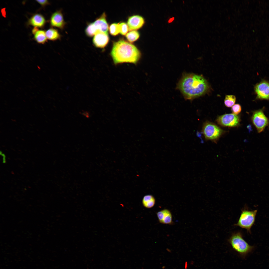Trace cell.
Wrapping results in <instances>:
<instances>
[{
  "label": "cell",
  "mask_w": 269,
  "mask_h": 269,
  "mask_svg": "<svg viewBox=\"0 0 269 269\" xmlns=\"http://www.w3.org/2000/svg\"><path fill=\"white\" fill-rule=\"evenodd\" d=\"M177 88L186 99L191 100L205 94L209 87L206 80L202 76L186 73L179 82Z\"/></svg>",
  "instance_id": "1"
},
{
  "label": "cell",
  "mask_w": 269,
  "mask_h": 269,
  "mask_svg": "<svg viewBox=\"0 0 269 269\" xmlns=\"http://www.w3.org/2000/svg\"><path fill=\"white\" fill-rule=\"evenodd\" d=\"M110 54L115 65L124 63L136 64L141 57L135 46L123 40L114 43Z\"/></svg>",
  "instance_id": "2"
},
{
  "label": "cell",
  "mask_w": 269,
  "mask_h": 269,
  "mask_svg": "<svg viewBox=\"0 0 269 269\" xmlns=\"http://www.w3.org/2000/svg\"><path fill=\"white\" fill-rule=\"evenodd\" d=\"M228 241L233 249L243 258H245L252 252L254 247L250 245L244 239L241 233L239 232L233 233Z\"/></svg>",
  "instance_id": "3"
},
{
  "label": "cell",
  "mask_w": 269,
  "mask_h": 269,
  "mask_svg": "<svg viewBox=\"0 0 269 269\" xmlns=\"http://www.w3.org/2000/svg\"><path fill=\"white\" fill-rule=\"evenodd\" d=\"M257 210H250L246 207L241 210V212L237 223L234 225L244 229L251 233V229L255 223Z\"/></svg>",
  "instance_id": "4"
},
{
  "label": "cell",
  "mask_w": 269,
  "mask_h": 269,
  "mask_svg": "<svg viewBox=\"0 0 269 269\" xmlns=\"http://www.w3.org/2000/svg\"><path fill=\"white\" fill-rule=\"evenodd\" d=\"M202 132L206 139L215 141L222 134L224 131L215 124L206 122L203 125Z\"/></svg>",
  "instance_id": "5"
},
{
  "label": "cell",
  "mask_w": 269,
  "mask_h": 269,
  "mask_svg": "<svg viewBox=\"0 0 269 269\" xmlns=\"http://www.w3.org/2000/svg\"><path fill=\"white\" fill-rule=\"evenodd\" d=\"M251 120L259 133L263 131L269 124V120L262 109L254 111Z\"/></svg>",
  "instance_id": "6"
},
{
  "label": "cell",
  "mask_w": 269,
  "mask_h": 269,
  "mask_svg": "<svg viewBox=\"0 0 269 269\" xmlns=\"http://www.w3.org/2000/svg\"><path fill=\"white\" fill-rule=\"evenodd\" d=\"M216 121L219 124L222 126L234 127L239 125L240 119L237 115L228 114L219 116Z\"/></svg>",
  "instance_id": "7"
},
{
  "label": "cell",
  "mask_w": 269,
  "mask_h": 269,
  "mask_svg": "<svg viewBox=\"0 0 269 269\" xmlns=\"http://www.w3.org/2000/svg\"><path fill=\"white\" fill-rule=\"evenodd\" d=\"M254 90L256 95L257 99L269 100V82L265 80H262L255 85Z\"/></svg>",
  "instance_id": "8"
},
{
  "label": "cell",
  "mask_w": 269,
  "mask_h": 269,
  "mask_svg": "<svg viewBox=\"0 0 269 269\" xmlns=\"http://www.w3.org/2000/svg\"><path fill=\"white\" fill-rule=\"evenodd\" d=\"M50 23L52 26L57 27L61 29L64 28L66 23L61 11H57L52 14L50 19Z\"/></svg>",
  "instance_id": "9"
},
{
  "label": "cell",
  "mask_w": 269,
  "mask_h": 269,
  "mask_svg": "<svg viewBox=\"0 0 269 269\" xmlns=\"http://www.w3.org/2000/svg\"><path fill=\"white\" fill-rule=\"evenodd\" d=\"M106 14L104 12L99 18L93 22L97 33L101 32L108 34V25L106 21Z\"/></svg>",
  "instance_id": "10"
},
{
  "label": "cell",
  "mask_w": 269,
  "mask_h": 269,
  "mask_svg": "<svg viewBox=\"0 0 269 269\" xmlns=\"http://www.w3.org/2000/svg\"><path fill=\"white\" fill-rule=\"evenodd\" d=\"M109 40L108 34L99 32L94 36L92 41L93 44L96 47L102 48L107 45Z\"/></svg>",
  "instance_id": "11"
},
{
  "label": "cell",
  "mask_w": 269,
  "mask_h": 269,
  "mask_svg": "<svg viewBox=\"0 0 269 269\" xmlns=\"http://www.w3.org/2000/svg\"><path fill=\"white\" fill-rule=\"evenodd\" d=\"M144 23V19L140 16L135 15L131 16L127 22L129 30L132 31L138 29L143 26Z\"/></svg>",
  "instance_id": "12"
},
{
  "label": "cell",
  "mask_w": 269,
  "mask_h": 269,
  "mask_svg": "<svg viewBox=\"0 0 269 269\" xmlns=\"http://www.w3.org/2000/svg\"><path fill=\"white\" fill-rule=\"evenodd\" d=\"M157 215L160 223L170 225L173 223L172 214L168 209H164L160 211L157 213Z\"/></svg>",
  "instance_id": "13"
},
{
  "label": "cell",
  "mask_w": 269,
  "mask_h": 269,
  "mask_svg": "<svg viewBox=\"0 0 269 269\" xmlns=\"http://www.w3.org/2000/svg\"><path fill=\"white\" fill-rule=\"evenodd\" d=\"M46 22V19L43 15L36 13L31 17L28 20V24L34 27L42 28L44 26Z\"/></svg>",
  "instance_id": "14"
},
{
  "label": "cell",
  "mask_w": 269,
  "mask_h": 269,
  "mask_svg": "<svg viewBox=\"0 0 269 269\" xmlns=\"http://www.w3.org/2000/svg\"><path fill=\"white\" fill-rule=\"evenodd\" d=\"M142 203L145 207L150 208L153 207L155 203V199L154 197L151 195L144 196L142 199Z\"/></svg>",
  "instance_id": "15"
},
{
  "label": "cell",
  "mask_w": 269,
  "mask_h": 269,
  "mask_svg": "<svg viewBox=\"0 0 269 269\" xmlns=\"http://www.w3.org/2000/svg\"><path fill=\"white\" fill-rule=\"evenodd\" d=\"M33 34L34 39L38 43L44 44L47 41V39L44 31L38 29Z\"/></svg>",
  "instance_id": "16"
},
{
  "label": "cell",
  "mask_w": 269,
  "mask_h": 269,
  "mask_svg": "<svg viewBox=\"0 0 269 269\" xmlns=\"http://www.w3.org/2000/svg\"><path fill=\"white\" fill-rule=\"evenodd\" d=\"M46 34L48 39L52 41H55L61 38V35L57 29L50 28L46 32Z\"/></svg>",
  "instance_id": "17"
},
{
  "label": "cell",
  "mask_w": 269,
  "mask_h": 269,
  "mask_svg": "<svg viewBox=\"0 0 269 269\" xmlns=\"http://www.w3.org/2000/svg\"><path fill=\"white\" fill-rule=\"evenodd\" d=\"M236 100L235 96L233 95H227L224 100V104L228 107H232L235 103Z\"/></svg>",
  "instance_id": "18"
},
{
  "label": "cell",
  "mask_w": 269,
  "mask_h": 269,
  "mask_svg": "<svg viewBox=\"0 0 269 269\" xmlns=\"http://www.w3.org/2000/svg\"><path fill=\"white\" fill-rule=\"evenodd\" d=\"M139 33L135 30L131 31L127 34L126 37L128 41L131 42H134L137 40L139 38Z\"/></svg>",
  "instance_id": "19"
},
{
  "label": "cell",
  "mask_w": 269,
  "mask_h": 269,
  "mask_svg": "<svg viewBox=\"0 0 269 269\" xmlns=\"http://www.w3.org/2000/svg\"><path fill=\"white\" fill-rule=\"evenodd\" d=\"M85 32L87 35L89 37L94 36L97 33L92 22L88 25L85 30Z\"/></svg>",
  "instance_id": "20"
},
{
  "label": "cell",
  "mask_w": 269,
  "mask_h": 269,
  "mask_svg": "<svg viewBox=\"0 0 269 269\" xmlns=\"http://www.w3.org/2000/svg\"><path fill=\"white\" fill-rule=\"evenodd\" d=\"M110 34L113 36H116L120 32L119 23H114L111 24L109 27Z\"/></svg>",
  "instance_id": "21"
},
{
  "label": "cell",
  "mask_w": 269,
  "mask_h": 269,
  "mask_svg": "<svg viewBox=\"0 0 269 269\" xmlns=\"http://www.w3.org/2000/svg\"><path fill=\"white\" fill-rule=\"evenodd\" d=\"M120 27V33L122 35H125L128 32L129 30V28L128 25L125 22H122L119 23Z\"/></svg>",
  "instance_id": "22"
},
{
  "label": "cell",
  "mask_w": 269,
  "mask_h": 269,
  "mask_svg": "<svg viewBox=\"0 0 269 269\" xmlns=\"http://www.w3.org/2000/svg\"><path fill=\"white\" fill-rule=\"evenodd\" d=\"M231 110L233 114L237 115L239 114L241 111V106L239 104H235L232 107Z\"/></svg>",
  "instance_id": "23"
},
{
  "label": "cell",
  "mask_w": 269,
  "mask_h": 269,
  "mask_svg": "<svg viewBox=\"0 0 269 269\" xmlns=\"http://www.w3.org/2000/svg\"><path fill=\"white\" fill-rule=\"evenodd\" d=\"M36 1L43 7H44L49 4L48 1L47 0H36Z\"/></svg>",
  "instance_id": "24"
},
{
  "label": "cell",
  "mask_w": 269,
  "mask_h": 269,
  "mask_svg": "<svg viewBox=\"0 0 269 269\" xmlns=\"http://www.w3.org/2000/svg\"><path fill=\"white\" fill-rule=\"evenodd\" d=\"M82 114L86 117L88 118L89 117V113L87 111H83L82 113Z\"/></svg>",
  "instance_id": "25"
}]
</instances>
